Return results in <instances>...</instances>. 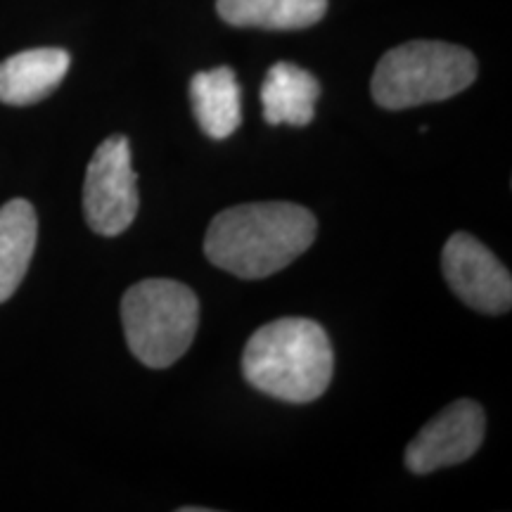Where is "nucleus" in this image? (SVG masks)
I'll list each match as a JSON object with an SVG mask.
<instances>
[{"mask_svg":"<svg viewBox=\"0 0 512 512\" xmlns=\"http://www.w3.org/2000/svg\"><path fill=\"white\" fill-rule=\"evenodd\" d=\"M316 216L292 202H254L214 216L204 254L214 266L242 280L283 271L316 240Z\"/></svg>","mask_w":512,"mask_h":512,"instance_id":"f257e3e1","label":"nucleus"},{"mask_svg":"<svg viewBox=\"0 0 512 512\" xmlns=\"http://www.w3.org/2000/svg\"><path fill=\"white\" fill-rule=\"evenodd\" d=\"M335 354L328 332L311 318H280L249 337L242 354L245 380L261 394L311 403L332 382Z\"/></svg>","mask_w":512,"mask_h":512,"instance_id":"f03ea898","label":"nucleus"},{"mask_svg":"<svg viewBox=\"0 0 512 512\" xmlns=\"http://www.w3.org/2000/svg\"><path fill=\"white\" fill-rule=\"evenodd\" d=\"M475 79L477 60L470 50L441 41H411L377 62L370 91L384 110H408L453 98Z\"/></svg>","mask_w":512,"mask_h":512,"instance_id":"7ed1b4c3","label":"nucleus"},{"mask_svg":"<svg viewBox=\"0 0 512 512\" xmlns=\"http://www.w3.org/2000/svg\"><path fill=\"white\" fill-rule=\"evenodd\" d=\"M128 349L147 368H169L185 356L200 325V302L188 285L152 278L121 299Z\"/></svg>","mask_w":512,"mask_h":512,"instance_id":"20e7f679","label":"nucleus"},{"mask_svg":"<svg viewBox=\"0 0 512 512\" xmlns=\"http://www.w3.org/2000/svg\"><path fill=\"white\" fill-rule=\"evenodd\" d=\"M138 176L131 164V145L124 136L102 140L83 181V214L93 233L114 238L138 214Z\"/></svg>","mask_w":512,"mask_h":512,"instance_id":"39448f33","label":"nucleus"},{"mask_svg":"<svg viewBox=\"0 0 512 512\" xmlns=\"http://www.w3.org/2000/svg\"><path fill=\"white\" fill-rule=\"evenodd\" d=\"M446 283L467 306L498 316L512 304V278L489 247L467 233L451 235L441 252Z\"/></svg>","mask_w":512,"mask_h":512,"instance_id":"423d86ee","label":"nucleus"},{"mask_svg":"<svg viewBox=\"0 0 512 512\" xmlns=\"http://www.w3.org/2000/svg\"><path fill=\"white\" fill-rule=\"evenodd\" d=\"M484 408L460 399L432 418L406 448V465L415 475H430L441 467L465 463L484 441Z\"/></svg>","mask_w":512,"mask_h":512,"instance_id":"0eeeda50","label":"nucleus"},{"mask_svg":"<svg viewBox=\"0 0 512 512\" xmlns=\"http://www.w3.org/2000/svg\"><path fill=\"white\" fill-rule=\"evenodd\" d=\"M67 50L36 48L24 50L0 62V102L5 105H34L48 98L69 72Z\"/></svg>","mask_w":512,"mask_h":512,"instance_id":"6e6552de","label":"nucleus"},{"mask_svg":"<svg viewBox=\"0 0 512 512\" xmlns=\"http://www.w3.org/2000/svg\"><path fill=\"white\" fill-rule=\"evenodd\" d=\"M320 83L306 69L292 62H278L268 69L261 86L266 124L306 126L316 117Z\"/></svg>","mask_w":512,"mask_h":512,"instance_id":"1a4fd4ad","label":"nucleus"},{"mask_svg":"<svg viewBox=\"0 0 512 512\" xmlns=\"http://www.w3.org/2000/svg\"><path fill=\"white\" fill-rule=\"evenodd\" d=\"M190 100L197 124L209 138L226 140L240 128V83L230 67H216L192 76Z\"/></svg>","mask_w":512,"mask_h":512,"instance_id":"9d476101","label":"nucleus"},{"mask_svg":"<svg viewBox=\"0 0 512 512\" xmlns=\"http://www.w3.org/2000/svg\"><path fill=\"white\" fill-rule=\"evenodd\" d=\"M38 219L27 200H10L0 207V304L22 285L36 249Z\"/></svg>","mask_w":512,"mask_h":512,"instance_id":"9b49d317","label":"nucleus"},{"mask_svg":"<svg viewBox=\"0 0 512 512\" xmlns=\"http://www.w3.org/2000/svg\"><path fill=\"white\" fill-rule=\"evenodd\" d=\"M216 10L233 27L294 31L320 22L328 0H216Z\"/></svg>","mask_w":512,"mask_h":512,"instance_id":"f8f14e48","label":"nucleus"}]
</instances>
